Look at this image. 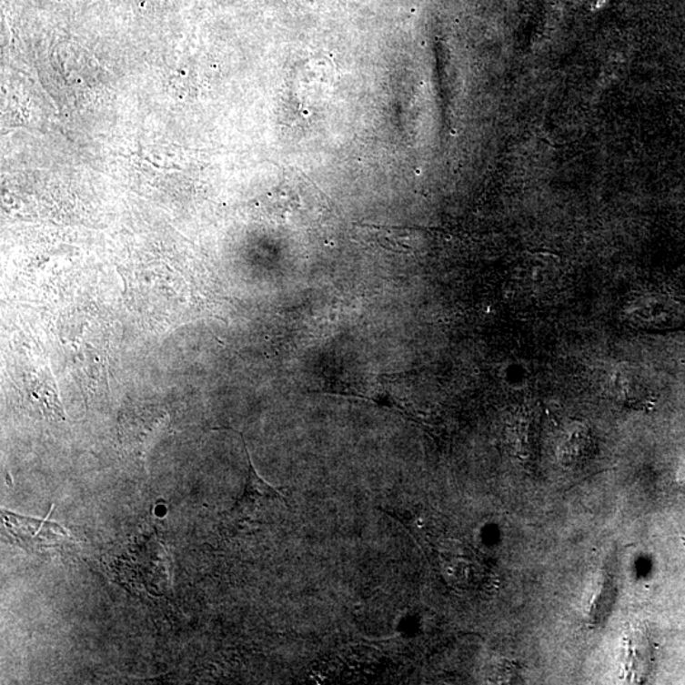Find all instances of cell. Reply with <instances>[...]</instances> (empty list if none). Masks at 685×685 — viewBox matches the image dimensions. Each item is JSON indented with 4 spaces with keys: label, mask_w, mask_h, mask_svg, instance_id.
I'll return each instance as SVG.
<instances>
[{
    "label": "cell",
    "mask_w": 685,
    "mask_h": 685,
    "mask_svg": "<svg viewBox=\"0 0 685 685\" xmlns=\"http://www.w3.org/2000/svg\"><path fill=\"white\" fill-rule=\"evenodd\" d=\"M559 260L556 257L545 256L530 257L524 260L523 279L527 287L533 289L548 288L559 278Z\"/></svg>",
    "instance_id": "8992f818"
},
{
    "label": "cell",
    "mask_w": 685,
    "mask_h": 685,
    "mask_svg": "<svg viewBox=\"0 0 685 685\" xmlns=\"http://www.w3.org/2000/svg\"><path fill=\"white\" fill-rule=\"evenodd\" d=\"M678 481H680L681 485H685V462L681 465L680 472H678Z\"/></svg>",
    "instance_id": "30bf717a"
},
{
    "label": "cell",
    "mask_w": 685,
    "mask_h": 685,
    "mask_svg": "<svg viewBox=\"0 0 685 685\" xmlns=\"http://www.w3.org/2000/svg\"><path fill=\"white\" fill-rule=\"evenodd\" d=\"M580 2L583 3L587 8L591 9V11H597V9L601 8V6L604 5V3H606L607 0H580Z\"/></svg>",
    "instance_id": "9c48e42d"
},
{
    "label": "cell",
    "mask_w": 685,
    "mask_h": 685,
    "mask_svg": "<svg viewBox=\"0 0 685 685\" xmlns=\"http://www.w3.org/2000/svg\"><path fill=\"white\" fill-rule=\"evenodd\" d=\"M31 397L35 403L37 404L38 409L48 419L64 420V410L61 408L59 394H57V386L55 385L53 376L50 373L40 376L35 381L34 388L31 390Z\"/></svg>",
    "instance_id": "52a82bcc"
},
{
    "label": "cell",
    "mask_w": 685,
    "mask_h": 685,
    "mask_svg": "<svg viewBox=\"0 0 685 685\" xmlns=\"http://www.w3.org/2000/svg\"><path fill=\"white\" fill-rule=\"evenodd\" d=\"M2 522L15 545L21 546L28 552L61 549L72 541V537L66 529L48 519L22 517L2 509Z\"/></svg>",
    "instance_id": "3957f363"
},
{
    "label": "cell",
    "mask_w": 685,
    "mask_h": 685,
    "mask_svg": "<svg viewBox=\"0 0 685 685\" xmlns=\"http://www.w3.org/2000/svg\"><path fill=\"white\" fill-rule=\"evenodd\" d=\"M613 398L623 407L641 410L654 401V388L649 376L640 367L620 363L610 378Z\"/></svg>",
    "instance_id": "277c9868"
},
{
    "label": "cell",
    "mask_w": 685,
    "mask_h": 685,
    "mask_svg": "<svg viewBox=\"0 0 685 685\" xmlns=\"http://www.w3.org/2000/svg\"><path fill=\"white\" fill-rule=\"evenodd\" d=\"M626 317L630 324L641 330L680 329L685 325V304L673 296L641 295L627 305Z\"/></svg>",
    "instance_id": "7a4b0ae2"
},
{
    "label": "cell",
    "mask_w": 685,
    "mask_h": 685,
    "mask_svg": "<svg viewBox=\"0 0 685 685\" xmlns=\"http://www.w3.org/2000/svg\"><path fill=\"white\" fill-rule=\"evenodd\" d=\"M272 498H282L281 495L277 493L275 489L266 484L262 478H258V475L254 471L252 462L249 459V474H247V481L246 485V491H244L243 497L237 503V508L240 510L250 509V507L257 501L262 499H272Z\"/></svg>",
    "instance_id": "ba28073f"
},
{
    "label": "cell",
    "mask_w": 685,
    "mask_h": 685,
    "mask_svg": "<svg viewBox=\"0 0 685 685\" xmlns=\"http://www.w3.org/2000/svg\"><path fill=\"white\" fill-rule=\"evenodd\" d=\"M595 451V439L589 428L577 423L569 427L559 446V457L565 465L589 461Z\"/></svg>",
    "instance_id": "5b68a950"
},
{
    "label": "cell",
    "mask_w": 685,
    "mask_h": 685,
    "mask_svg": "<svg viewBox=\"0 0 685 685\" xmlns=\"http://www.w3.org/2000/svg\"><path fill=\"white\" fill-rule=\"evenodd\" d=\"M169 424V415L153 405L126 408L118 418V439L124 452L144 461L150 447Z\"/></svg>",
    "instance_id": "6da1fadb"
}]
</instances>
